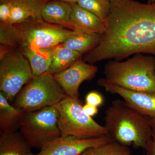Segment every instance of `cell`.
Returning a JSON list of instances; mask_svg holds the SVG:
<instances>
[{
	"mask_svg": "<svg viewBox=\"0 0 155 155\" xmlns=\"http://www.w3.org/2000/svg\"><path fill=\"white\" fill-rule=\"evenodd\" d=\"M34 18H41L38 17L33 11L26 8L16 5H11V18L8 25L22 23Z\"/></svg>",
	"mask_w": 155,
	"mask_h": 155,
	"instance_id": "cell-21",
	"label": "cell"
},
{
	"mask_svg": "<svg viewBox=\"0 0 155 155\" xmlns=\"http://www.w3.org/2000/svg\"><path fill=\"white\" fill-rule=\"evenodd\" d=\"M105 22L99 44L85 54L84 61L91 64L109 59L120 61L137 54L155 57V3H111Z\"/></svg>",
	"mask_w": 155,
	"mask_h": 155,
	"instance_id": "cell-1",
	"label": "cell"
},
{
	"mask_svg": "<svg viewBox=\"0 0 155 155\" xmlns=\"http://www.w3.org/2000/svg\"><path fill=\"white\" fill-rule=\"evenodd\" d=\"M104 119L108 134L121 144L145 149L152 139L151 118L136 111L122 100L112 102L106 110Z\"/></svg>",
	"mask_w": 155,
	"mask_h": 155,
	"instance_id": "cell-2",
	"label": "cell"
},
{
	"mask_svg": "<svg viewBox=\"0 0 155 155\" xmlns=\"http://www.w3.org/2000/svg\"><path fill=\"white\" fill-rule=\"evenodd\" d=\"M0 27L1 47L8 49L16 46L54 48L78 31L48 23L42 18H31L13 25L1 24Z\"/></svg>",
	"mask_w": 155,
	"mask_h": 155,
	"instance_id": "cell-3",
	"label": "cell"
},
{
	"mask_svg": "<svg viewBox=\"0 0 155 155\" xmlns=\"http://www.w3.org/2000/svg\"><path fill=\"white\" fill-rule=\"evenodd\" d=\"M54 106L59 112L58 125L61 136L91 138L108 134L104 126L85 114L79 98L67 95Z\"/></svg>",
	"mask_w": 155,
	"mask_h": 155,
	"instance_id": "cell-5",
	"label": "cell"
},
{
	"mask_svg": "<svg viewBox=\"0 0 155 155\" xmlns=\"http://www.w3.org/2000/svg\"><path fill=\"white\" fill-rule=\"evenodd\" d=\"M155 3V0H154V3Z\"/></svg>",
	"mask_w": 155,
	"mask_h": 155,
	"instance_id": "cell-31",
	"label": "cell"
},
{
	"mask_svg": "<svg viewBox=\"0 0 155 155\" xmlns=\"http://www.w3.org/2000/svg\"><path fill=\"white\" fill-rule=\"evenodd\" d=\"M21 133H0V155H34Z\"/></svg>",
	"mask_w": 155,
	"mask_h": 155,
	"instance_id": "cell-16",
	"label": "cell"
},
{
	"mask_svg": "<svg viewBox=\"0 0 155 155\" xmlns=\"http://www.w3.org/2000/svg\"><path fill=\"white\" fill-rule=\"evenodd\" d=\"M71 4L58 0L48 2L42 8L41 16L43 20L51 24L69 27L71 29Z\"/></svg>",
	"mask_w": 155,
	"mask_h": 155,
	"instance_id": "cell-14",
	"label": "cell"
},
{
	"mask_svg": "<svg viewBox=\"0 0 155 155\" xmlns=\"http://www.w3.org/2000/svg\"><path fill=\"white\" fill-rule=\"evenodd\" d=\"M97 84L107 92L121 97L127 105L142 115L155 117V94L122 88L108 83L104 78L98 80Z\"/></svg>",
	"mask_w": 155,
	"mask_h": 155,
	"instance_id": "cell-11",
	"label": "cell"
},
{
	"mask_svg": "<svg viewBox=\"0 0 155 155\" xmlns=\"http://www.w3.org/2000/svg\"><path fill=\"white\" fill-rule=\"evenodd\" d=\"M114 140L109 134L100 137L81 138L75 136H61L48 142L34 155H80L91 147Z\"/></svg>",
	"mask_w": 155,
	"mask_h": 155,
	"instance_id": "cell-9",
	"label": "cell"
},
{
	"mask_svg": "<svg viewBox=\"0 0 155 155\" xmlns=\"http://www.w3.org/2000/svg\"><path fill=\"white\" fill-rule=\"evenodd\" d=\"M25 112L11 104L0 92V133L17 132L20 129Z\"/></svg>",
	"mask_w": 155,
	"mask_h": 155,
	"instance_id": "cell-13",
	"label": "cell"
},
{
	"mask_svg": "<svg viewBox=\"0 0 155 155\" xmlns=\"http://www.w3.org/2000/svg\"><path fill=\"white\" fill-rule=\"evenodd\" d=\"M82 54L62 45L54 48L52 58L48 72L54 75L71 67L79 59Z\"/></svg>",
	"mask_w": 155,
	"mask_h": 155,
	"instance_id": "cell-18",
	"label": "cell"
},
{
	"mask_svg": "<svg viewBox=\"0 0 155 155\" xmlns=\"http://www.w3.org/2000/svg\"><path fill=\"white\" fill-rule=\"evenodd\" d=\"M104 78L110 84L134 91L155 94V57L136 54L127 61H110Z\"/></svg>",
	"mask_w": 155,
	"mask_h": 155,
	"instance_id": "cell-4",
	"label": "cell"
},
{
	"mask_svg": "<svg viewBox=\"0 0 155 155\" xmlns=\"http://www.w3.org/2000/svg\"><path fill=\"white\" fill-rule=\"evenodd\" d=\"M11 5L5 2L0 4V21L2 25H8L11 18Z\"/></svg>",
	"mask_w": 155,
	"mask_h": 155,
	"instance_id": "cell-23",
	"label": "cell"
},
{
	"mask_svg": "<svg viewBox=\"0 0 155 155\" xmlns=\"http://www.w3.org/2000/svg\"><path fill=\"white\" fill-rule=\"evenodd\" d=\"M154 3V0H147V4H153Z\"/></svg>",
	"mask_w": 155,
	"mask_h": 155,
	"instance_id": "cell-29",
	"label": "cell"
},
{
	"mask_svg": "<svg viewBox=\"0 0 155 155\" xmlns=\"http://www.w3.org/2000/svg\"><path fill=\"white\" fill-rule=\"evenodd\" d=\"M60 1H63V2H65L71 4H75V3H76V4H77L79 0H60Z\"/></svg>",
	"mask_w": 155,
	"mask_h": 155,
	"instance_id": "cell-28",
	"label": "cell"
},
{
	"mask_svg": "<svg viewBox=\"0 0 155 155\" xmlns=\"http://www.w3.org/2000/svg\"><path fill=\"white\" fill-rule=\"evenodd\" d=\"M80 155H134L126 146L113 140L97 146L85 150Z\"/></svg>",
	"mask_w": 155,
	"mask_h": 155,
	"instance_id": "cell-19",
	"label": "cell"
},
{
	"mask_svg": "<svg viewBox=\"0 0 155 155\" xmlns=\"http://www.w3.org/2000/svg\"><path fill=\"white\" fill-rule=\"evenodd\" d=\"M21 49L29 62L34 76L48 72L51 62L54 48L43 49L29 46Z\"/></svg>",
	"mask_w": 155,
	"mask_h": 155,
	"instance_id": "cell-15",
	"label": "cell"
},
{
	"mask_svg": "<svg viewBox=\"0 0 155 155\" xmlns=\"http://www.w3.org/2000/svg\"><path fill=\"white\" fill-rule=\"evenodd\" d=\"M11 5H16L24 7L33 11L38 17H41V11L44 5L49 0H0Z\"/></svg>",
	"mask_w": 155,
	"mask_h": 155,
	"instance_id": "cell-22",
	"label": "cell"
},
{
	"mask_svg": "<svg viewBox=\"0 0 155 155\" xmlns=\"http://www.w3.org/2000/svg\"><path fill=\"white\" fill-rule=\"evenodd\" d=\"M151 126L153 132V139L155 141V117L151 118Z\"/></svg>",
	"mask_w": 155,
	"mask_h": 155,
	"instance_id": "cell-27",
	"label": "cell"
},
{
	"mask_svg": "<svg viewBox=\"0 0 155 155\" xmlns=\"http://www.w3.org/2000/svg\"><path fill=\"white\" fill-rule=\"evenodd\" d=\"M83 110L84 113L88 116L92 117L97 114L98 112V109L97 107L88 104H85L83 106Z\"/></svg>",
	"mask_w": 155,
	"mask_h": 155,
	"instance_id": "cell-25",
	"label": "cell"
},
{
	"mask_svg": "<svg viewBox=\"0 0 155 155\" xmlns=\"http://www.w3.org/2000/svg\"><path fill=\"white\" fill-rule=\"evenodd\" d=\"M81 8L106 20L110 13L111 3L109 0H79Z\"/></svg>",
	"mask_w": 155,
	"mask_h": 155,
	"instance_id": "cell-20",
	"label": "cell"
},
{
	"mask_svg": "<svg viewBox=\"0 0 155 155\" xmlns=\"http://www.w3.org/2000/svg\"><path fill=\"white\" fill-rule=\"evenodd\" d=\"M146 155H155V141L151 139L147 143L144 149Z\"/></svg>",
	"mask_w": 155,
	"mask_h": 155,
	"instance_id": "cell-26",
	"label": "cell"
},
{
	"mask_svg": "<svg viewBox=\"0 0 155 155\" xmlns=\"http://www.w3.org/2000/svg\"><path fill=\"white\" fill-rule=\"evenodd\" d=\"M86 104L98 107L104 103L103 97L100 93L95 91L90 92L85 97Z\"/></svg>",
	"mask_w": 155,
	"mask_h": 155,
	"instance_id": "cell-24",
	"label": "cell"
},
{
	"mask_svg": "<svg viewBox=\"0 0 155 155\" xmlns=\"http://www.w3.org/2000/svg\"><path fill=\"white\" fill-rule=\"evenodd\" d=\"M33 77L29 62L21 51H10L1 58L0 91L10 103Z\"/></svg>",
	"mask_w": 155,
	"mask_h": 155,
	"instance_id": "cell-8",
	"label": "cell"
},
{
	"mask_svg": "<svg viewBox=\"0 0 155 155\" xmlns=\"http://www.w3.org/2000/svg\"><path fill=\"white\" fill-rule=\"evenodd\" d=\"M101 36L99 34L78 31L68 38L62 45L83 55L97 46Z\"/></svg>",
	"mask_w": 155,
	"mask_h": 155,
	"instance_id": "cell-17",
	"label": "cell"
},
{
	"mask_svg": "<svg viewBox=\"0 0 155 155\" xmlns=\"http://www.w3.org/2000/svg\"><path fill=\"white\" fill-rule=\"evenodd\" d=\"M97 71V66L81 58L67 69L52 75L67 96L78 99L81 84L93 78Z\"/></svg>",
	"mask_w": 155,
	"mask_h": 155,
	"instance_id": "cell-10",
	"label": "cell"
},
{
	"mask_svg": "<svg viewBox=\"0 0 155 155\" xmlns=\"http://www.w3.org/2000/svg\"><path fill=\"white\" fill-rule=\"evenodd\" d=\"M71 29L102 35L106 29L105 20L81 8L76 3L71 4Z\"/></svg>",
	"mask_w": 155,
	"mask_h": 155,
	"instance_id": "cell-12",
	"label": "cell"
},
{
	"mask_svg": "<svg viewBox=\"0 0 155 155\" xmlns=\"http://www.w3.org/2000/svg\"><path fill=\"white\" fill-rule=\"evenodd\" d=\"M67 95L53 75L46 72L34 76L17 95L13 106L32 112L55 105Z\"/></svg>",
	"mask_w": 155,
	"mask_h": 155,
	"instance_id": "cell-6",
	"label": "cell"
},
{
	"mask_svg": "<svg viewBox=\"0 0 155 155\" xmlns=\"http://www.w3.org/2000/svg\"><path fill=\"white\" fill-rule=\"evenodd\" d=\"M59 112L55 106L25 112L20 133L31 148H41L48 142L61 136L58 125Z\"/></svg>",
	"mask_w": 155,
	"mask_h": 155,
	"instance_id": "cell-7",
	"label": "cell"
},
{
	"mask_svg": "<svg viewBox=\"0 0 155 155\" xmlns=\"http://www.w3.org/2000/svg\"><path fill=\"white\" fill-rule=\"evenodd\" d=\"M111 3L114 2H118V1H121V0H109Z\"/></svg>",
	"mask_w": 155,
	"mask_h": 155,
	"instance_id": "cell-30",
	"label": "cell"
}]
</instances>
